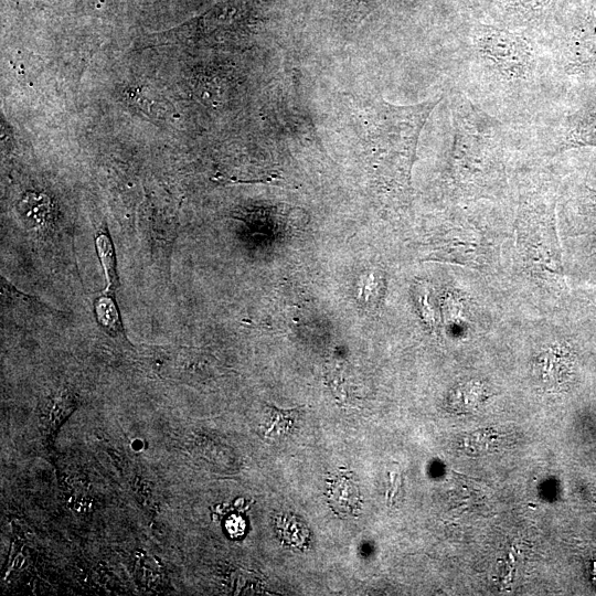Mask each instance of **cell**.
<instances>
[{
  "instance_id": "1",
  "label": "cell",
  "mask_w": 596,
  "mask_h": 596,
  "mask_svg": "<svg viewBox=\"0 0 596 596\" xmlns=\"http://www.w3.org/2000/svg\"><path fill=\"white\" fill-rule=\"evenodd\" d=\"M348 99L379 188L393 203L406 205L418 139L441 97L412 105H395L377 96L349 95Z\"/></svg>"
},
{
  "instance_id": "2",
  "label": "cell",
  "mask_w": 596,
  "mask_h": 596,
  "mask_svg": "<svg viewBox=\"0 0 596 596\" xmlns=\"http://www.w3.org/2000/svg\"><path fill=\"white\" fill-rule=\"evenodd\" d=\"M453 139L446 182L457 201L501 196L507 189L504 125L460 89L451 92Z\"/></svg>"
},
{
  "instance_id": "3",
  "label": "cell",
  "mask_w": 596,
  "mask_h": 596,
  "mask_svg": "<svg viewBox=\"0 0 596 596\" xmlns=\"http://www.w3.org/2000/svg\"><path fill=\"white\" fill-rule=\"evenodd\" d=\"M556 190L549 183L524 190L519 200L514 228L517 254L529 277L563 290L565 274L556 227Z\"/></svg>"
},
{
  "instance_id": "4",
  "label": "cell",
  "mask_w": 596,
  "mask_h": 596,
  "mask_svg": "<svg viewBox=\"0 0 596 596\" xmlns=\"http://www.w3.org/2000/svg\"><path fill=\"white\" fill-rule=\"evenodd\" d=\"M470 44L481 65L503 83H526L536 72L535 49L518 32L476 24L470 33Z\"/></svg>"
},
{
  "instance_id": "5",
  "label": "cell",
  "mask_w": 596,
  "mask_h": 596,
  "mask_svg": "<svg viewBox=\"0 0 596 596\" xmlns=\"http://www.w3.org/2000/svg\"><path fill=\"white\" fill-rule=\"evenodd\" d=\"M424 259L451 263L470 268L491 267L499 256L493 233L464 212H456L441 226Z\"/></svg>"
},
{
  "instance_id": "6",
  "label": "cell",
  "mask_w": 596,
  "mask_h": 596,
  "mask_svg": "<svg viewBox=\"0 0 596 596\" xmlns=\"http://www.w3.org/2000/svg\"><path fill=\"white\" fill-rule=\"evenodd\" d=\"M560 54L563 70L568 75L585 74L596 66V3L568 28Z\"/></svg>"
},
{
  "instance_id": "7",
  "label": "cell",
  "mask_w": 596,
  "mask_h": 596,
  "mask_svg": "<svg viewBox=\"0 0 596 596\" xmlns=\"http://www.w3.org/2000/svg\"><path fill=\"white\" fill-rule=\"evenodd\" d=\"M585 147L596 148V94L564 118L555 150L563 152Z\"/></svg>"
},
{
  "instance_id": "8",
  "label": "cell",
  "mask_w": 596,
  "mask_h": 596,
  "mask_svg": "<svg viewBox=\"0 0 596 596\" xmlns=\"http://www.w3.org/2000/svg\"><path fill=\"white\" fill-rule=\"evenodd\" d=\"M562 217L567 236L596 235V189L576 187L563 204Z\"/></svg>"
},
{
  "instance_id": "9",
  "label": "cell",
  "mask_w": 596,
  "mask_h": 596,
  "mask_svg": "<svg viewBox=\"0 0 596 596\" xmlns=\"http://www.w3.org/2000/svg\"><path fill=\"white\" fill-rule=\"evenodd\" d=\"M327 497L331 509L340 517L352 515L361 505L358 481L349 470H340L329 478Z\"/></svg>"
},
{
  "instance_id": "10",
  "label": "cell",
  "mask_w": 596,
  "mask_h": 596,
  "mask_svg": "<svg viewBox=\"0 0 596 596\" xmlns=\"http://www.w3.org/2000/svg\"><path fill=\"white\" fill-rule=\"evenodd\" d=\"M503 12L517 22L529 24L542 21L558 0H498Z\"/></svg>"
},
{
  "instance_id": "11",
  "label": "cell",
  "mask_w": 596,
  "mask_h": 596,
  "mask_svg": "<svg viewBox=\"0 0 596 596\" xmlns=\"http://www.w3.org/2000/svg\"><path fill=\"white\" fill-rule=\"evenodd\" d=\"M95 247L107 281L106 292L114 296L118 287V275L116 253L109 235L102 231L97 233Z\"/></svg>"
},
{
  "instance_id": "12",
  "label": "cell",
  "mask_w": 596,
  "mask_h": 596,
  "mask_svg": "<svg viewBox=\"0 0 596 596\" xmlns=\"http://www.w3.org/2000/svg\"><path fill=\"white\" fill-rule=\"evenodd\" d=\"M96 319L102 328L113 337L124 334L123 322L114 296L98 297L94 302Z\"/></svg>"
},
{
  "instance_id": "13",
  "label": "cell",
  "mask_w": 596,
  "mask_h": 596,
  "mask_svg": "<svg viewBox=\"0 0 596 596\" xmlns=\"http://www.w3.org/2000/svg\"><path fill=\"white\" fill-rule=\"evenodd\" d=\"M47 409V417L43 422L46 424V439L54 437L55 430L61 422H63L76 407V400L74 395L68 392L58 394L50 405Z\"/></svg>"
},
{
  "instance_id": "14",
  "label": "cell",
  "mask_w": 596,
  "mask_h": 596,
  "mask_svg": "<svg viewBox=\"0 0 596 596\" xmlns=\"http://www.w3.org/2000/svg\"><path fill=\"white\" fill-rule=\"evenodd\" d=\"M417 289L419 310L427 327L432 329L439 327L441 315L430 286L421 284Z\"/></svg>"
},
{
  "instance_id": "15",
  "label": "cell",
  "mask_w": 596,
  "mask_h": 596,
  "mask_svg": "<svg viewBox=\"0 0 596 596\" xmlns=\"http://www.w3.org/2000/svg\"><path fill=\"white\" fill-rule=\"evenodd\" d=\"M446 313L448 315L447 320L451 324V327H466L465 305L459 298H457V296L456 298H454L453 296L447 297Z\"/></svg>"
},
{
  "instance_id": "16",
  "label": "cell",
  "mask_w": 596,
  "mask_h": 596,
  "mask_svg": "<svg viewBox=\"0 0 596 596\" xmlns=\"http://www.w3.org/2000/svg\"><path fill=\"white\" fill-rule=\"evenodd\" d=\"M592 253H593V254H596V241H595V243L593 244Z\"/></svg>"
}]
</instances>
